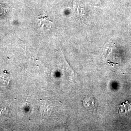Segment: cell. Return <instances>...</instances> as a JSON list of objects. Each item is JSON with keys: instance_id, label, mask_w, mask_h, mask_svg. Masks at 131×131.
Here are the masks:
<instances>
[{"instance_id": "1", "label": "cell", "mask_w": 131, "mask_h": 131, "mask_svg": "<svg viewBox=\"0 0 131 131\" xmlns=\"http://www.w3.org/2000/svg\"><path fill=\"white\" fill-rule=\"evenodd\" d=\"M10 82V74L7 70L0 72V84L3 85H8Z\"/></svg>"}, {"instance_id": "2", "label": "cell", "mask_w": 131, "mask_h": 131, "mask_svg": "<svg viewBox=\"0 0 131 131\" xmlns=\"http://www.w3.org/2000/svg\"><path fill=\"white\" fill-rule=\"evenodd\" d=\"M119 106L118 114L119 115H124L131 111V105L127 100L126 102L121 103Z\"/></svg>"}, {"instance_id": "3", "label": "cell", "mask_w": 131, "mask_h": 131, "mask_svg": "<svg viewBox=\"0 0 131 131\" xmlns=\"http://www.w3.org/2000/svg\"><path fill=\"white\" fill-rule=\"evenodd\" d=\"M83 104L84 107L89 108L93 107L94 106V99L91 96H88L84 100Z\"/></svg>"}, {"instance_id": "4", "label": "cell", "mask_w": 131, "mask_h": 131, "mask_svg": "<svg viewBox=\"0 0 131 131\" xmlns=\"http://www.w3.org/2000/svg\"><path fill=\"white\" fill-rule=\"evenodd\" d=\"M40 27L43 28H49L51 26V21L48 20L46 17H42V18L40 19Z\"/></svg>"}, {"instance_id": "5", "label": "cell", "mask_w": 131, "mask_h": 131, "mask_svg": "<svg viewBox=\"0 0 131 131\" xmlns=\"http://www.w3.org/2000/svg\"><path fill=\"white\" fill-rule=\"evenodd\" d=\"M8 113V107L3 105H0V116H2L4 117L7 115Z\"/></svg>"}]
</instances>
